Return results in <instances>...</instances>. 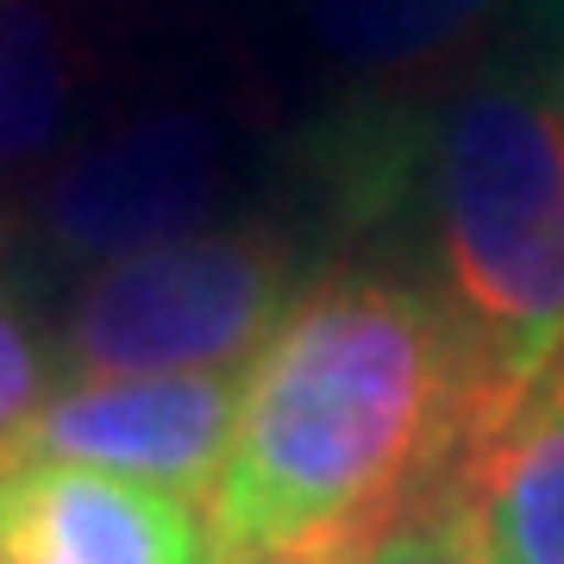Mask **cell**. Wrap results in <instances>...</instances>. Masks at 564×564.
<instances>
[{
  "label": "cell",
  "mask_w": 564,
  "mask_h": 564,
  "mask_svg": "<svg viewBox=\"0 0 564 564\" xmlns=\"http://www.w3.org/2000/svg\"><path fill=\"white\" fill-rule=\"evenodd\" d=\"M477 408V370L414 270L314 263L239 377L202 496L207 564H358L452 470Z\"/></svg>",
  "instance_id": "1"
},
{
  "label": "cell",
  "mask_w": 564,
  "mask_h": 564,
  "mask_svg": "<svg viewBox=\"0 0 564 564\" xmlns=\"http://www.w3.org/2000/svg\"><path fill=\"white\" fill-rule=\"evenodd\" d=\"M414 276L445 307L484 402L564 364V76L489 57L426 120L408 226Z\"/></svg>",
  "instance_id": "2"
},
{
  "label": "cell",
  "mask_w": 564,
  "mask_h": 564,
  "mask_svg": "<svg viewBox=\"0 0 564 564\" xmlns=\"http://www.w3.org/2000/svg\"><path fill=\"white\" fill-rule=\"evenodd\" d=\"M307 276L302 232L282 220L214 226L202 239L101 263L69 289L57 383L232 370L258 358Z\"/></svg>",
  "instance_id": "3"
},
{
  "label": "cell",
  "mask_w": 564,
  "mask_h": 564,
  "mask_svg": "<svg viewBox=\"0 0 564 564\" xmlns=\"http://www.w3.org/2000/svg\"><path fill=\"white\" fill-rule=\"evenodd\" d=\"M239 126L207 101H144L88 126L32 188L25 245L44 270H101L226 226L239 188Z\"/></svg>",
  "instance_id": "4"
},
{
  "label": "cell",
  "mask_w": 564,
  "mask_h": 564,
  "mask_svg": "<svg viewBox=\"0 0 564 564\" xmlns=\"http://www.w3.org/2000/svg\"><path fill=\"white\" fill-rule=\"evenodd\" d=\"M239 377H113V383H57L44 408L0 445L7 458H57L158 484L182 502H202L232 445Z\"/></svg>",
  "instance_id": "5"
},
{
  "label": "cell",
  "mask_w": 564,
  "mask_h": 564,
  "mask_svg": "<svg viewBox=\"0 0 564 564\" xmlns=\"http://www.w3.org/2000/svg\"><path fill=\"white\" fill-rule=\"evenodd\" d=\"M0 564H207L202 514L158 484L0 452Z\"/></svg>",
  "instance_id": "6"
},
{
  "label": "cell",
  "mask_w": 564,
  "mask_h": 564,
  "mask_svg": "<svg viewBox=\"0 0 564 564\" xmlns=\"http://www.w3.org/2000/svg\"><path fill=\"white\" fill-rule=\"evenodd\" d=\"M314 57L333 69L326 107H440L496 51L521 0H295Z\"/></svg>",
  "instance_id": "7"
},
{
  "label": "cell",
  "mask_w": 564,
  "mask_h": 564,
  "mask_svg": "<svg viewBox=\"0 0 564 564\" xmlns=\"http://www.w3.org/2000/svg\"><path fill=\"white\" fill-rule=\"evenodd\" d=\"M440 484L470 508L502 564H564V364L477 408Z\"/></svg>",
  "instance_id": "8"
},
{
  "label": "cell",
  "mask_w": 564,
  "mask_h": 564,
  "mask_svg": "<svg viewBox=\"0 0 564 564\" xmlns=\"http://www.w3.org/2000/svg\"><path fill=\"white\" fill-rule=\"evenodd\" d=\"M107 88L95 0H0V182L44 176Z\"/></svg>",
  "instance_id": "9"
},
{
  "label": "cell",
  "mask_w": 564,
  "mask_h": 564,
  "mask_svg": "<svg viewBox=\"0 0 564 564\" xmlns=\"http://www.w3.org/2000/svg\"><path fill=\"white\" fill-rule=\"evenodd\" d=\"M358 564H502V558L489 552L484 527L470 521V508L445 484H433L408 514L389 521V533Z\"/></svg>",
  "instance_id": "10"
},
{
  "label": "cell",
  "mask_w": 564,
  "mask_h": 564,
  "mask_svg": "<svg viewBox=\"0 0 564 564\" xmlns=\"http://www.w3.org/2000/svg\"><path fill=\"white\" fill-rule=\"evenodd\" d=\"M51 389H57V358L44 351V339L32 333L20 302L0 295V445L39 414Z\"/></svg>",
  "instance_id": "11"
},
{
  "label": "cell",
  "mask_w": 564,
  "mask_h": 564,
  "mask_svg": "<svg viewBox=\"0 0 564 564\" xmlns=\"http://www.w3.org/2000/svg\"><path fill=\"white\" fill-rule=\"evenodd\" d=\"M527 13H533V25H540V39H545V51L564 39V0H521Z\"/></svg>",
  "instance_id": "12"
},
{
  "label": "cell",
  "mask_w": 564,
  "mask_h": 564,
  "mask_svg": "<svg viewBox=\"0 0 564 564\" xmlns=\"http://www.w3.org/2000/svg\"><path fill=\"white\" fill-rule=\"evenodd\" d=\"M545 57L558 63V76H564V39H558V44H552V51H545Z\"/></svg>",
  "instance_id": "13"
}]
</instances>
